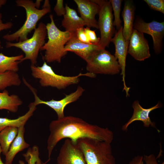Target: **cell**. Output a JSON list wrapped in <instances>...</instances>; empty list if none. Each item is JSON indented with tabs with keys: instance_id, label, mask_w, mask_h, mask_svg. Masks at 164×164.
<instances>
[{
	"instance_id": "6da1fadb",
	"label": "cell",
	"mask_w": 164,
	"mask_h": 164,
	"mask_svg": "<svg viewBox=\"0 0 164 164\" xmlns=\"http://www.w3.org/2000/svg\"><path fill=\"white\" fill-rule=\"evenodd\" d=\"M50 134L47 140L48 160L57 143L65 138L77 143L81 138H87L111 143L113 138V132L108 128H104L89 123L82 119L72 116H64L53 120L49 125Z\"/></svg>"
},
{
	"instance_id": "7a4b0ae2",
	"label": "cell",
	"mask_w": 164,
	"mask_h": 164,
	"mask_svg": "<svg viewBox=\"0 0 164 164\" xmlns=\"http://www.w3.org/2000/svg\"><path fill=\"white\" fill-rule=\"evenodd\" d=\"M16 5L23 8L26 12V19L22 26L15 32L8 33L3 36L7 42L15 41L21 42L26 40L29 33L36 28L38 21L44 15L51 12V6L49 0H45L42 8L36 7L35 3L31 0H17Z\"/></svg>"
},
{
	"instance_id": "3957f363",
	"label": "cell",
	"mask_w": 164,
	"mask_h": 164,
	"mask_svg": "<svg viewBox=\"0 0 164 164\" xmlns=\"http://www.w3.org/2000/svg\"><path fill=\"white\" fill-rule=\"evenodd\" d=\"M50 17L51 22L46 25L48 40L40 50L45 51L42 59L46 63L54 62L60 63L62 58L67 53L65 50V46L72 34L60 30L54 22L53 15L51 14Z\"/></svg>"
},
{
	"instance_id": "277c9868",
	"label": "cell",
	"mask_w": 164,
	"mask_h": 164,
	"mask_svg": "<svg viewBox=\"0 0 164 164\" xmlns=\"http://www.w3.org/2000/svg\"><path fill=\"white\" fill-rule=\"evenodd\" d=\"M30 68L32 76L39 80V83L43 87H50L58 90L65 89L69 86L78 84L80 81V77L86 76L94 78L96 75L88 72L80 73L73 76H66L57 74L52 67L44 61L42 66H36L31 65Z\"/></svg>"
},
{
	"instance_id": "5b68a950",
	"label": "cell",
	"mask_w": 164,
	"mask_h": 164,
	"mask_svg": "<svg viewBox=\"0 0 164 164\" xmlns=\"http://www.w3.org/2000/svg\"><path fill=\"white\" fill-rule=\"evenodd\" d=\"M77 143L87 164H116L111 143L87 138H80Z\"/></svg>"
},
{
	"instance_id": "8992f818",
	"label": "cell",
	"mask_w": 164,
	"mask_h": 164,
	"mask_svg": "<svg viewBox=\"0 0 164 164\" xmlns=\"http://www.w3.org/2000/svg\"><path fill=\"white\" fill-rule=\"evenodd\" d=\"M47 35L46 25L42 22H40L38 27L34 30L32 37L21 42L12 43L6 42V48L15 47L20 49L25 53V56L20 61L29 60L31 65L36 64L38 53L41 47L45 43V39Z\"/></svg>"
},
{
	"instance_id": "52a82bcc",
	"label": "cell",
	"mask_w": 164,
	"mask_h": 164,
	"mask_svg": "<svg viewBox=\"0 0 164 164\" xmlns=\"http://www.w3.org/2000/svg\"><path fill=\"white\" fill-rule=\"evenodd\" d=\"M88 72L97 74L115 75L121 69L117 60L105 49L95 51L86 61Z\"/></svg>"
},
{
	"instance_id": "ba28073f",
	"label": "cell",
	"mask_w": 164,
	"mask_h": 164,
	"mask_svg": "<svg viewBox=\"0 0 164 164\" xmlns=\"http://www.w3.org/2000/svg\"><path fill=\"white\" fill-rule=\"evenodd\" d=\"M99 7L97 24L100 32L98 45L102 48L108 47L116 31L113 24V15L109 1L92 0Z\"/></svg>"
},
{
	"instance_id": "9c48e42d",
	"label": "cell",
	"mask_w": 164,
	"mask_h": 164,
	"mask_svg": "<svg viewBox=\"0 0 164 164\" xmlns=\"http://www.w3.org/2000/svg\"><path fill=\"white\" fill-rule=\"evenodd\" d=\"M133 28L143 34L146 33L151 36L155 53L159 54L161 52L164 36V22H159L153 21L146 22L138 17L136 19L134 22Z\"/></svg>"
},
{
	"instance_id": "30bf717a",
	"label": "cell",
	"mask_w": 164,
	"mask_h": 164,
	"mask_svg": "<svg viewBox=\"0 0 164 164\" xmlns=\"http://www.w3.org/2000/svg\"><path fill=\"white\" fill-rule=\"evenodd\" d=\"M28 87L34 94L35 101L37 105L44 104L52 108L56 113L57 119L62 118L65 116L64 110L66 106L77 101L84 91V89L82 87L79 86L75 91L69 94H66L65 96L60 100H55L52 99L49 101H44L41 100L37 96L35 88L30 85H28Z\"/></svg>"
},
{
	"instance_id": "8fae6325",
	"label": "cell",
	"mask_w": 164,
	"mask_h": 164,
	"mask_svg": "<svg viewBox=\"0 0 164 164\" xmlns=\"http://www.w3.org/2000/svg\"><path fill=\"white\" fill-rule=\"evenodd\" d=\"M123 26L115 32L114 36L112 38L111 42L114 45L115 53L114 56L117 60L120 66L122 81L123 82V91H125L126 97L129 96V92L130 87H127L126 84L125 77L126 61L128 53L129 44L125 39L122 33Z\"/></svg>"
},
{
	"instance_id": "7c38bea8",
	"label": "cell",
	"mask_w": 164,
	"mask_h": 164,
	"mask_svg": "<svg viewBox=\"0 0 164 164\" xmlns=\"http://www.w3.org/2000/svg\"><path fill=\"white\" fill-rule=\"evenodd\" d=\"M57 161L58 164H87L83 153L77 143L68 138L61 147Z\"/></svg>"
},
{
	"instance_id": "4fadbf2b",
	"label": "cell",
	"mask_w": 164,
	"mask_h": 164,
	"mask_svg": "<svg viewBox=\"0 0 164 164\" xmlns=\"http://www.w3.org/2000/svg\"><path fill=\"white\" fill-rule=\"evenodd\" d=\"M128 53L138 61H144L151 56L148 43L144 34L134 29L129 40Z\"/></svg>"
},
{
	"instance_id": "5bb4252c",
	"label": "cell",
	"mask_w": 164,
	"mask_h": 164,
	"mask_svg": "<svg viewBox=\"0 0 164 164\" xmlns=\"http://www.w3.org/2000/svg\"><path fill=\"white\" fill-rule=\"evenodd\" d=\"M161 106V104L158 103L156 105L149 108H144L141 106L138 101H135L132 104L133 109V114L127 122L122 126V130L123 131H127L128 126L133 122L135 121H140L143 122L145 127L148 128L151 126L156 128L158 131L159 132L160 131L156 127L155 122L151 120L149 114L152 111L159 108Z\"/></svg>"
},
{
	"instance_id": "9a60e30c",
	"label": "cell",
	"mask_w": 164,
	"mask_h": 164,
	"mask_svg": "<svg viewBox=\"0 0 164 164\" xmlns=\"http://www.w3.org/2000/svg\"><path fill=\"white\" fill-rule=\"evenodd\" d=\"M77 5L80 17L84 22L85 26L89 28L93 27L98 29L96 15L98 14L99 6L91 0H74Z\"/></svg>"
},
{
	"instance_id": "2e32d148",
	"label": "cell",
	"mask_w": 164,
	"mask_h": 164,
	"mask_svg": "<svg viewBox=\"0 0 164 164\" xmlns=\"http://www.w3.org/2000/svg\"><path fill=\"white\" fill-rule=\"evenodd\" d=\"M101 48L98 44L80 41L77 39L75 33L72 34L65 46L66 51L73 52L85 61L95 51Z\"/></svg>"
},
{
	"instance_id": "e0dca14e",
	"label": "cell",
	"mask_w": 164,
	"mask_h": 164,
	"mask_svg": "<svg viewBox=\"0 0 164 164\" xmlns=\"http://www.w3.org/2000/svg\"><path fill=\"white\" fill-rule=\"evenodd\" d=\"M135 6L132 0L125 1L122 16L124 22L122 33L126 42L129 44L134 22Z\"/></svg>"
},
{
	"instance_id": "ac0fdd59",
	"label": "cell",
	"mask_w": 164,
	"mask_h": 164,
	"mask_svg": "<svg viewBox=\"0 0 164 164\" xmlns=\"http://www.w3.org/2000/svg\"><path fill=\"white\" fill-rule=\"evenodd\" d=\"M65 8L66 13L63 16L62 26L65 28V31L71 34L75 33L78 29L85 26V23L78 15L75 10L70 7L67 4H66Z\"/></svg>"
},
{
	"instance_id": "d6986e66",
	"label": "cell",
	"mask_w": 164,
	"mask_h": 164,
	"mask_svg": "<svg viewBox=\"0 0 164 164\" xmlns=\"http://www.w3.org/2000/svg\"><path fill=\"white\" fill-rule=\"evenodd\" d=\"M24 125L18 128L17 136L11 144L9 149L5 155V164H12L16 154L28 148L29 144L26 143L24 138L25 129Z\"/></svg>"
},
{
	"instance_id": "ffe728a7",
	"label": "cell",
	"mask_w": 164,
	"mask_h": 164,
	"mask_svg": "<svg viewBox=\"0 0 164 164\" xmlns=\"http://www.w3.org/2000/svg\"><path fill=\"white\" fill-rule=\"evenodd\" d=\"M38 105L34 101L29 105V110L24 115L15 119H11L6 118H0V132L8 126H13L18 128L24 126L27 121L33 115Z\"/></svg>"
},
{
	"instance_id": "44dd1931",
	"label": "cell",
	"mask_w": 164,
	"mask_h": 164,
	"mask_svg": "<svg viewBox=\"0 0 164 164\" xmlns=\"http://www.w3.org/2000/svg\"><path fill=\"white\" fill-rule=\"evenodd\" d=\"M22 103V100L17 95H9L6 90L0 92V110L5 109L15 113Z\"/></svg>"
},
{
	"instance_id": "7402d4cb",
	"label": "cell",
	"mask_w": 164,
	"mask_h": 164,
	"mask_svg": "<svg viewBox=\"0 0 164 164\" xmlns=\"http://www.w3.org/2000/svg\"><path fill=\"white\" fill-rule=\"evenodd\" d=\"M18 132L17 128L11 126L6 127L0 132V146L4 155L5 156L8 152Z\"/></svg>"
},
{
	"instance_id": "603a6c76",
	"label": "cell",
	"mask_w": 164,
	"mask_h": 164,
	"mask_svg": "<svg viewBox=\"0 0 164 164\" xmlns=\"http://www.w3.org/2000/svg\"><path fill=\"white\" fill-rule=\"evenodd\" d=\"M24 57L22 54L8 56L0 53V72L4 73L7 71L16 72L19 70L18 64Z\"/></svg>"
},
{
	"instance_id": "cb8c5ba5",
	"label": "cell",
	"mask_w": 164,
	"mask_h": 164,
	"mask_svg": "<svg viewBox=\"0 0 164 164\" xmlns=\"http://www.w3.org/2000/svg\"><path fill=\"white\" fill-rule=\"evenodd\" d=\"M21 83L19 76L16 72L12 71L0 72V90L4 91L12 86H19Z\"/></svg>"
},
{
	"instance_id": "d4e9b609",
	"label": "cell",
	"mask_w": 164,
	"mask_h": 164,
	"mask_svg": "<svg viewBox=\"0 0 164 164\" xmlns=\"http://www.w3.org/2000/svg\"><path fill=\"white\" fill-rule=\"evenodd\" d=\"M109 1L111 4L112 11H113L114 12V25L116 27L117 31L122 26L121 25V21L120 19V14L122 0H110Z\"/></svg>"
},
{
	"instance_id": "484cf974",
	"label": "cell",
	"mask_w": 164,
	"mask_h": 164,
	"mask_svg": "<svg viewBox=\"0 0 164 164\" xmlns=\"http://www.w3.org/2000/svg\"><path fill=\"white\" fill-rule=\"evenodd\" d=\"M151 9L164 14V0H144Z\"/></svg>"
},
{
	"instance_id": "4316f807",
	"label": "cell",
	"mask_w": 164,
	"mask_h": 164,
	"mask_svg": "<svg viewBox=\"0 0 164 164\" xmlns=\"http://www.w3.org/2000/svg\"><path fill=\"white\" fill-rule=\"evenodd\" d=\"M84 29L90 42L93 44L98 45L100 38L97 37L95 31L87 27L84 28Z\"/></svg>"
},
{
	"instance_id": "83f0119b",
	"label": "cell",
	"mask_w": 164,
	"mask_h": 164,
	"mask_svg": "<svg viewBox=\"0 0 164 164\" xmlns=\"http://www.w3.org/2000/svg\"><path fill=\"white\" fill-rule=\"evenodd\" d=\"M54 10L56 14L59 16H64L66 13V9L63 5V0H57L56 4L54 8Z\"/></svg>"
},
{
	"instance_id": "f1b7e54d",
	"label": "cell",
	"mask_w": 164,
	"mask_h": 164,
	"mask_svg": "<svg viewBox=\"0 0 164 164\" xmlns=\"http://www.w3.org/2000/svg\"><path fill=\"white\" fill-rule=\"evenodd\" d=\"M84 28L82 27L78 29L75 33L76 36L80 41L87 44H91V43L89 41L84 31Z\"/></svg>"
},
{
	"instance_id": "f546056e",
	"label": "cell",
	"mask_w": 164,
	"mask_h": 164,
	"mask_svg": "<svg viewBox=\"0 0 164 164\" xmlns=\"http://www.w3.org/2000/svg\"><path fill=\"white\" fill-rule=\"evenodd\" d=\"M2 14L0 13V32L2 31L11 28L13 26V23L11 22L3 23L2 20ZM1 48V42L0 40V49Z\"/></svg>"
},
{
	"instance_id": "4dcf8cb0",
	"label": "cell",
	"mask_w": 164,
	"mask_h": 164,
	"mask_svg": "<svg viewBox=\"0 0 164 164\" xmlns=\"http://www.w3.org/2000/svg\"><path fill=\"white\" fill-rule=\"evenodd\" d=\"M143 159L145 164H158L156 158L154 154L145 155L143 156Z\"/></svg>"
},
{
	"instance_id": "1f68e13d",
	"label": "cell",
	"mask_w": 164,
	"mask_h": 164,
	"mask_svg": "<svg viewBox=\"0 0 164 164\" xmlns=\"http://www.w3.org/2000/svg\"><path fill=\"white\" fill-rule=\"evenodd\" d=\"M143 156L138 155L129 162L128 164H144Z\"/></svg>"
},
{
	"instance_id": "d6a6232c",
	"label": "cell",
	"mask_w": 164,
	"mask_h": 164,
	"mask_svg": "<svg viewBox=\"0 0 164 164\" xmlns=\"http://www.w3.org/2000/svg\"><path fill=\"white\" fill-rule=\"evenodd\" d=\"M26 161L28 162V164H35L36 160L32 158L29 159H25ZM19 164H25L24 162L21 160L19 161Z\"/></svg>"
},
{
	"instance_id": "836d02e7",
	"label": "cell",
	"mask_w": 164,
	"mask_h": 164,
	"mask_svg": "<svg viewBox=\"0 0 164 164\" xmlns=\"http://www.w3.org/2000/svg\"><path fill=\"white\" fill-rule=\"evenodd\" d=\"M42 1V0H37L36 1V2L35 3L36 8L39 9L40 5L41 2Z\"/></svg>"
},
{
	"instance_id": "e575fe53",
	"label": "cell",
	"mask_w": 164,
	"mask_h": 164,
	"mask_svg": "<svg viewBox=\"0 0 164 164\" xmlns=\"http://www.w3.org/2000/svg\"><path fill=\"white\" fill-rule=\"evenodd\" d=\"M7 2V0H0V9L2 6L5 5Z\"/></svg>"
},
{
	"instance_id": "d590c367",
	"label": "cell",
	"mask_w": 164,
	"mask_h": 164,
	"mask_svg": "<svg viewBox=\"0 0 164 164\" xmlns=\"http://www.w3.org/2000/svg\"><path fill=\"white\" fill-rule=\"evenodd\" d=\"M2 149L1 148L0 146V164H5V163H4L3 162H2V159H1V154L2 153Z\"/></svg>"
}]
</instances>
